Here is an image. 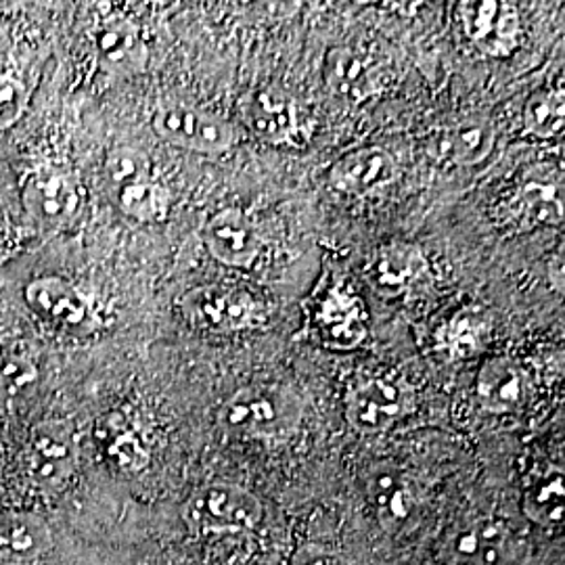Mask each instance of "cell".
<instances>
[{
  "instance_id": "1",
  "label": "cell",
  "mask_w": 565,
  "mask_h": 565,
  "mask_svg": "<svg viewBox=\"0 0 565 565\" xmlns=\"http://www.w3.org/2000/svg\"><path fill=\"white\" fill-rule=\"evenodd\" d=\"M302 419V396L282 384L243 385L218 408V422L226 431L263 443L291 438Z\"/></svg>"
},
{
  "instance_id": "2",
  "label": "cell",
  "mask_w": 565,
  "mask_h": 565,
  "mask_svg": "<svg viewBox=\"0 0 565 565\" xmlns=\"http://www.w3.org/2000/svg\"><path fill=\"white\" fill-rule=\"evenodd\" d=\"M308 335L329 350H356L369 335V312L364 300L350 285H321L306 310Z\"/></svg>"
},
{
  "instance_id": "3",
  "label": "cell",
  "mask_w": 565,
  "mask_h": 565,
  "mask_svg": "<svg viewBox=\"0 0 565 565\" xmlns=\"http://www.w3.org/2000/svg\"><path fill=\"white\" fill-rule=\"evenodd\" d=\"M501 224L515 233L564 224V177L553 163L530 168L499 205Z\"/></svg>"
},
{
  "instance_id": "4",
  "label": "cell",
  "mask_w": 565,
  "mask_h": 565,
  "mask_svg": "<svg viewBox=\"0 0 565 565\" xmlns=\"http://www.w3.org/2000/svg\"><path fill=\"white\" fill-rule=\"evenodd\" d=\"M151 128L163 142L202 156H224L243 141L239 124L184 103L162 105L151 118Z\"/></svg>"
},
{
  "instance_id": "5",
  "label": "cell",
  "mask_w": 565,
  "mask_h": 565,
  "mask_svg": "<svg viewBox=\"0 0 565 565\" xmlns=\"http://www.w3.org/2000/svg\"><path fill=\"white\" fill-rule=\"evenodd\" d=\"M181 315L186 323L203 333L231 335L260 323L264 306L243 287L200 285L182 296Z\"/></svg>"
},
{
  "instance_id": "6",
  "label": "cell",
  "mask_w": 565,
  "mask_h": 565,
  "mask_svg": "<svg viewBox=\"0 0 565 565\" xmlns=\"http://www.w3.org/2000/svg\"><path fill=\"white\" fill-rule=\"evenodd\" d=\"M263 518L260 499L242 486H207L184 507V520L203 532H249Z\"/></svg>"
},
{
  "instance_id": "7",
  "label": "cell",
  "mask_w": 565,
  "mask_h": 565,
  "mask_svg": "<svg viewBox=\"0 0 565 565\" xmlns=\"http://www.w3.org/2000/svg\"><path fill=\"white\" fill-rule=\"evenodd\" d=\"M21 200L30 221L36 226L61 228L81 212V182L60 166H39L25 177Z\"/></svg>"
},
{
  "instance_id": "8",
  "label": "cell",
  "mask_w": 565,
  "mask_h": 565,
  "mask_svg": "<svg viewBox=\"0 0 565 565\" xmlns=\"http://www.w3.org/2000/svg\"><path fill=\"white\" fill-rule=\"evenodd\" d=\"M243 132L270 147H300L308 128L298 103L277 88H258L242 99Z\"/></svg>"
},
{
  "instance_id": "9",
  "label": "cell",
  "mask_w": 565,
  "mask_h": 565,
  "mask_svg": "<svg viewBox=\"0 0 565 565\" xmlns=\"http://www.w3.org/2000/svg\"><path fill=\"white\" fill-rule=\"evenodd\" d=\"M457 15L465 39L484 57L507 60L522 42V18L515 4L497 0L459 2Z\"/></svg>"
},
{
  "instance_id": "10",
  "label": "cell",
  "mask_w": 565,
  "mask_h": 565,
  "mask_svg": "<svg viewBox=\"0 0 565 565\" xmlns=\"http://www.w3.org/2000/svg\"><path fill=\"white\" fill-rule=\"evenodd\" d=\"M28 480L36 488L53 492L72 478L78 463L76 438L70 425L44 422L36 425L21 457Z\"/></svg>"
},
{
  "instance_id": "11",
  "label": "cell",
  "mask_w": 565,
  "mask_h": 565,
  "mask_svg": "<svg viewBox=\"0 0 565 565\" xmlns=\"http://www.w3.org/2000/svg\"><path fill=\"white\" fill-rule=\"evenodd\" d=\"M408 396L403 387L384 377L354 382L343 398V415L348 425L364 434L375 436L403 422L408 413Z\"/></svg>"
},
{
  "instance_id": "12",
  "label": "cell",
  "mask_w": 565,
  "mask_h": 565,
  "mask_svg": "<svg viewBox=\"0 0 565 565\" xmlns=\"http://www.w3.org/2000/svg\"><path fill=\"white\" fill-rule=\"evenodd\" d=\"M25 302L42 321L67 333L84 335L99 327V317L90 298L61 277H41L28 282Z\"/></svg>"
},
{
  "instance_id": "13",
  "label": "cell",
  "mask_w": 565,
  "mask_h": 565,
  "mask_svg": "<svg viewBox=\"0 0 565 565\" xmlns=\"http://www.w3.org/2000/svg\"><path fill=\"white\" fill-rule=\"evenodd\" d=\"M202 239L210 256L233 270H249L263 256L260 228L239 207L216 212L203 224Z\"/></svg>"
},
{
  "instance_id": "14",
  "label": "cell",
  "mask_w": 565,
  "mask_h": 565,
  "mask_svg": "<svg viewBox=\"0 0 565 565\" xmlns=\"http://www.w3.org/2000/svg\"><path fill=\"white\" fill-rule=\"evenodd\" d=\"M473 392L484 411L507 415L522 411L530 403L534 384L524 363L499 354L480 364Z\"/></svg>"
},
{
  "instance_id": "15",
  "label": "cell",
  "mask_w": 565,
  "mask_h": 565,
  "mask_svg": "<svg viewBox=\"0 0 565 565\" xmlns=\"http://www.w3.org/2000/svg\"><path fill=\"white\" fill-rule=\"evenodd\" d=\"M398 163L384 147H359L331 163L327 172L329 186L348 198H363L396 181Z\"/></svg>"
},
{
  "instance_id": "16",
  "label": "cell",
  "mask_w": 565,
  "mask_h": 565,
  "mask_svg": "<svg viewBox=\"0 0 565 565\" xmlns=\"http://www.w3.org/2000/svg\"><path fill=\"white\" fill-rule=\"evenodd\" d=\"M93 46L103 70L120 78L142 74L151 57L141 28L124 15L99 21L93 30Z\"/></svg>"
},
{
  "instance_id": "17",
  "label": "cell",
  "mask_w": 565,
  "mask_h": 565,
  "mask_svg": "<svg viewBox=\"0 0 565 565\" xmlns=\"http://www.w3.org/2000/svg\"><path fill=\"white\" fill-rule=\"evenodd\" d=\"M366 499L380 524L396 530L406 524L419 503L415 482L394 465H380L366 478Z\"/></svg>"
},
{
  "instance_id": "18",
  "label": "cell",
  "mask_w": 565,
  "mask_h": 565,
  "mask_svg": "<svg viewBox=\"0 0 565 565\" xmlns=\"http://www.w3.org/2000/svg\"><path fill=\"white\" fill-rule=\"evenodd\" d=\"M509 534L492 520L457 527L440 553V565H507Z\"/></svg>"
},
{
  "instance_id": "19",
  "label": "cell",
  "mask_w": 565,
  "mask_h": 565,
  "mask_svg": "<svg viewBox=\"0 0 565 565\" xmlns=\"http://www.w3.org/2000/svg\"><path fill=\"white\" fill-rule=\"evenodd\" d=\"M327 90L348 107H359L377 93L373 65L350 46H333L323 61Z\"/></svg>"
},
{
  "instance_id": "20",
  "label": "cell",
  "mask_w": 565,
  "mask_h": 565,
  "mask_svg": "<svg viewBox=\"0 0 565 565\" xmlns=\"http://www.w3.org/2000/svg\"><path fill=\"white\" fill-rule=\"evenodd\" d=\"M53 545L51 527L36 513L4 511L0 513V559L28 564L39 559Z\"/></svg>"
},
{
  "instance_id": "21",
  "label": "cell",
  "mask_w": 565,
  "mask_h": 565,
  "mask_svg": "<svg viewBox=\"0 0 565 565\" xmlns=\"http://www.w3.org/2000/svg\"><path fill=\"white\" fill-rule=\"evenodd\" d=\"M497 145L494 121L480 114L465 116L443 135L446 158L461 168H476L488 162Z\"/></svg>"
},
{
  "instance_id": "22",
  "label": "cell",
  "mask_w": 565,
  "mask_h": 565,
  "mask_svg": "<svg viewBox=\"0 0 565 565\" xmlns=\"http://www.w3.org/2000/svg\"><path fill=\"white\" fill-rule=\"evenodd\" d=\"M427 277L424 252L413 243H390L380 249L373 263V281L380 289L396 296Z\"/></svg>"
},
{
  "instance_id": "23",
  "label": "cell",
  "mask_w": 565,
  "mask_h": 565,
  "mask_svg": "<svg viewBox=\"0 0 565 565\" xmlns=\"http://www.w3.org/2000/svg\"><path fill=\"white\" fill-rule=\"evenodd\" d=\"M490 319L482 308H461L438 329V348L452 361H469L490 342Z\"/></svg>"
},
{
  "instance_id": "24",
  "label": "cell",
  "mask_w": 565,
  "mask_h": 565,
  "mask_svg": "<svg viewBox=\"0 0 565 565\" xmlns=\"http://www.w3.org/2000/svg\"><path fill=\"white\" fill-rule=\"evenodd\" d=\"M524 515L532 524L555 530L564 522V471L548 467L525 486L522 499Z\"/></svg>"
},
{
  "instance_id": "25",
  "label": "cell",
  "mask_w": 565,
  "mask_h": 565,
  "mask_svg": "<svg viewBox=\"0 0 565 565\" xmlns=\"http://www.w3.org/2000/svg\"><path fill=\"white\" fill-rule=\"evenodd\" d=\"M99 438L107 459L124 471H141L149 463V448L141 429L124 415H111L99 425Z\"/></svg>"
},
{
  "instance_id": "26",
  "label": "cell",
  "mask_w": 565,
  "mask_h": 565,
  "mask_svg": "<svg viewBox=\"0 0 565 565\" xmlns=\"http://www.w3.org/2000/svg\"><path fill=\"white\" fill-rule=\"evenodd\" d=\"M522 126L525 137L553 141L564 135L565 95L562 86H543L524 103Z\"/></svg>"
},
{
  "instance_id": "27",
  "label": "cell",
  "mask_w": 565,
  "mask_h": 565,
  "mask_svg": "<svg viewBox=\"0 0 565 565\" xmlns=\"http://www.w3.org/2000/svg\"><path fill=\"white\" fill-rule=\"evenodd\" d=\"M111 195L121 214L135 223H163L172 207L168 189L156 179L132 182L120 189H114Z\"/></svg>"
},
{
  "instance_id": "28",
  "label": "cell",
  "mask_w": 565,
  "mask_h": 565,
  "mask_svg": "<svg viewBox=\"0 0 565 565\" xmlns=\"http://www.w3.org/2000/svg\"><path fill=\"white\" fill-rule=\"evenodd\" d=\"M103 174L114 191V189H120V186L132 184V182L153 179V166H151L149 156L142 153L141 149L120 145V147H114L105 156Z\"/></svg>"
},
{
  "instance_id": "29",
  "label": "cell",
  "mask_w": 565,
  "mask_h": 565,
  "mask_svg": "<svg viewBox=\"0 0 565 565\" xmlns=\"http://www.w3.org/2000/svg\"><path fill=\"white\" fill-rule=\"evenodd\" d=\"M36 380V366L18 345L0 343V401L15 396Z\"/></svg>"
},
{
  "instance_id": "30",
  "label": "cell",
  "mask_w": 565,
  "mask_h": 565,
  "mask_svg": "<svg viewBox=\"0 0 565 565\" xmlns=\"http://www.w3.org/2000/svg\"><path fill=\"white\" fill-rule=\"evenodd\" d=\"M30 103L28 86L13 76H0V132L23 118Z\"/></svg>"
},
{
  "instance_id": "31",
  "label": "cell",
  "mask_w": 565,
  "mask_h": 565,
  "mask_svg": "<svg viewBox=\"0 0 565 565\" xmlns=\"http://www.w3.org/2000/svg\"><path fill=\"white\" fill-rule=\"evenodd\" d=\"M294 565H342L333 555L324 553V551H315V548H306L296 559Z\"/></svg>"
},
{
  "instance_id": "32",
  "label": "cell",
  "mask_w": 565,
  "mask_h": 565,
  "mask_svg": "<svg viewBox=\"0 0 565 565\" xmlns=\"http://www.w3.org/2000/svg\"><path fill=\"white\" fill-rule=\"evenodd\" d=\"M18 243L20 239L7 226H0V263H4L18 249Z\"/></svg>"
}]
</instances>
